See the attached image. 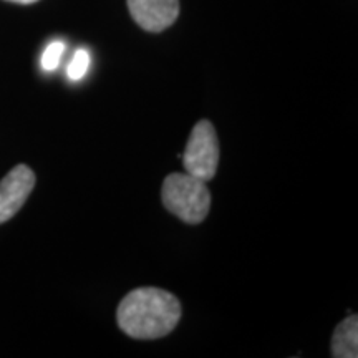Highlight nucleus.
Segmentation results:
<instances>
[{"instance_id": "f257e3e1", "label": "nucleus", "mask_w": 358, "mask_h": 358, "mask_svg": "<svg viewBox=\"0 0 358 358\" xmlns=\"http://www.w3.org/2000/svg\"><path fill=\"white\" fill-rule=\"evenodd\" d=\"M181 320V303L156 287L134 289L120 302L116 322L128 337L155 340L171 334Z\"/></svg>"}, {"instance_id": "f03ea898", "label": "nucleus", "mask_w": 358, "mask_h": 358, "mask_svg": "<svg viewBox=\"0 0 358 358\" xmlns=\"http://www.w3.org/2000/svg\"><path fill=\"white\" fill-rule=\"evenodd\" d=\"M164 208L186 224L203 222L211 209V192L206 181L187 173H173L161 189Z\"/></svg>"}, {"instance_id": "7ed1b4c3", "label": "nucleus", "mask_w": 358, "mask_h": 358, "mask_svg": "<svg viewBox=\"0 0 358 358\" xmlns=\"http://www.w3.org/2000/svg\"><path fill=\"white\" fill-rule=\"evenodd\" d=\"M182 164L187 174L206 182L216 176L219 166V140L211 122L203 120L192 128L182 155Z\"/></svg>"}, {"instance_id": "20e7f679", "label": "nucleus", "mask_w": 358, "mask_h": 358, "mask_svg": "<svg viewBox=\"0 0 358 358\" xmlns=\"http://www.w3.org/2000/svg\"><path fill=\"white\" fill-rule=\"evenodd\" d=\"M35 187V173L27 164H17L0 181V224L10 221Z\"/></svg>"}, {"instance_id": "39448f33", "label": "nucleus", "mask_w": 358, "mask_h": 358, "mask_svg": "<svg viewBox=\"0 0 358 358\" xmlns=\"http://www.w3.org/2000/svg\"><path fill=\"white\" fill-rule=\"evenodd\" d=\"M133 20L146 32H163L176 22L179 0H128Z\"/></svg>"}, {"instance_id": "423d86ee", "label": "nucleus", "mask_w": 358, "mask_h": 358, "mask_svg": "<svg viewBox=\"0 0 358 358\" xmlns=\"http://www.w3.org/2000/svg\"><path fill=\"white\" fill-rule=\"evenodd\" d=\"M332 357L357 358L358 357V319L357 315L347 317L340 322L332 337Z\"/></svg>"}, {"instance_id": "0eeeda50", "label": "nucleus", "mask_w": 358, "mask_h": 358, "mask_svg": "<svg viewBox=\"0 0 358 358\" xmlns=\"http://www.w3.org/2000/svg\"><path fill=\"white\" fill-rule=\"evenodd\" d=\"M88 69H90V53L88 50H85V48H80V50L75 52L73 58H71L66 73H69L70 80L78 82V80H82L85 75H87Z\"/></svg>"}, {"instance_id": "6e6552de", "label": "nucleus", "mask_w": 358, "mask_h": 358, "mask_svg": "<svg viewBox=\"0 0 358 358\" xmlns=\"http://www.w3.org/2000/svg\"><path fill=\"white\" fill-rule=\"evenodd\" d=\"M64 52H65V43L64 42H60V40H57V42H52L47 48H45V52L42 55V69L45 71L57 70L58 65H60L62 57H64Z\"/></svg>"}, {"instance_id": "1a4fd4ad", "label": "nucleus", "mask_w": 358, "mask_h": 358, "mask_svg": "<svg viewBox=\"0 0 358 358\" xmlns=\"http://www.w3.org/2000/svg\"><path fill=\"white\" fill-rule=\"evenodd\" d=\"M8 2L22 3V6H29V3H35V2H38V0H8Z\"/></svg>"}]
</instances>
